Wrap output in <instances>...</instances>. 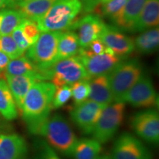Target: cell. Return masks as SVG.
Segmentation results:
<instances>
[{
	"label": "cell",
	"instance_id": "6da1fadb",
	"mask_svg": "<svg viewBox=\"0 0 159 159\" xmlns=\"http://www.w3.org/2000/svg\"><path fill=\"white\" fill-rule=\"evenodd\" d=\"M55 85L47 81H38L31 86L24 100L21 114L30 132L39 135V130L48 119Z\"/></svg>",
	"mask_w": 159,
	"mask_h": 159
},
{
	"label": "cell",
	"instance_id": "7a4b0ae2",
	"mask_svg": "<svg viewBox=\"0 0 159 159\" xmlns=\"http://www.w3.org/2000/svg\"><path fill=\"white\" fill-rule=\"evenodd\" d=\"M39 135L46 139V142L60 154L72 157L77 139L70 125L61 114L49 116L40 129Z\"/></svg>",
	"mask_w": 159,
	"mask_h": 159
},
{
	"label": "cell",
	"instance_id": "3957f363",
	"mask_svg": "<svg viewBox=\"0 0 159 159\" xmlns=\"http://www.w3.org/2000/svg\"><path fill=\"white\" fill-rule=\"evenodd\" d=\"M81 11L80 0H56L36 23L41 32L70 30Z\"/></svg>",
	"mask_w": 159,
	"mask_h": 159
},
{
	"label": "cell",
	"instance_id": "277c9868",
	"mask_svg": "<svg viewBox=\"0 0 159 159\" xmlns=\"http://www.w3.org/2000/svg\"><path fill=\"white\" fill-rule=\"evenodd\" d=\"M143 74L142 65L139 60L122 61L108 74L113 99L124 102L125 95Z\"/></svg>",
	"mask_w": 159,
	"mask_h": 159
},
{
	"label": "cell",
	"instance_id": "5b68a950",
	"mask_svg": "<svg viewBox=\"0 0 159 159\" xmlns=\"http://www.w3.org/2000/svg\"><path fill=\"white\" fill-rule=\"evenodd\" d=\"M61 33V31L41 32L37 41L27 49L26 56L39 68L42 76L43 71L57 61Z\"/></svg>",
	"mask_w": 159,
	"mask_h": 159
},
{
	"label": "cell",
	"instance_id": "8992f818",
	"mask_svg": "<svg viewBox=\"0 0 159 159\" xmlns=\"http://www.w3.org/2000/svg\"><path fill=\"white\" fill-rule=\"evenodd\" d=\"M43 75L45 80H51L56 88L71 85L81 80H91L77 55L58 60Z\"/></svg>",
	"mask_w": 159,
	"mask_h": 159
},
{
	"label": "cell",
	"instance_id": "52a82bcc",
	"mask_svg": "<svg viewBox=\"0 0 159 159\" xmlns=\"http://www.w3.org/2000/svg\"><path fill=\"white\" fill-rule=\"evenodd\" d=\"M125 111V102H115L107 105L92 133L95 140L100 144H105L110 141L122 125Z\"/></svg>",
	"mask_w": 159,
	"mask_h": 159
},
{
	"label": "cell",
	"instance_id": "ba28073f",
	"mask_svg": "<svg viewBox=\"0 0 159 159\" xmlns=\"http://www.w3.org/2000/svg\"><path fill=\"white\" fill-rule=\"evenodd\" d=\"M77 56L91 79L99 75H108L123 60L116 56L108 47L105 52L98 55L92 54L86 49L81 47Z\"/></svg>",
	"mask_w": 159,
	"mask_h": 159
},
{
	"label": "cell",
	"instance_id": "9c48e42d",
	"mask_svg": "<svg viewBox=\"0 0 159 159\" xmlns=\"http://www.w3.org/2000/svg\"><path fill=\"white\" fill-rule=\"evenodd\" d=\"M106 106L91 99H86L80 104L75 105L70 113L71 119L83 134L90 135L94 131L101 114Z\"/></svg>",
	"mask_w": 159,
	"mask_h": 159
},
{
	"label": "cell",
	"instance_id": "30bf717a",
	"mask_svg": "<svg viewBox=\"0 0 159 159\" xmlns=\"http://www.w3.org/2000/svg\"><path fill=\"white\" fill-rule=\"evenodd\" d=\"M125 102L137 108L158 107V97L150 77L142 74L125 95Z\"/></svg>",
	"mask_w": 159,
	"mask_h": 159
},
{
	"label": "cell",
	"instance_id": "8fae6325",
	"mask_svg": "<svg viewBox=\"0 0 159 159\" xmlns=\"http://www.w3.org/2000/svg\"><path fill=\"white\" fill-rule=\"evenodd\" d=\"M111 158L152 159V156L139 139L128 133H124L115 141Z\"/></svg>",
	"mask_w": 159,
	"mask_h": 159
},
{
	"label": "cell",
	"instance_id": "7c38bea8",
	"mask_svg": "<svg viewBox=\"0 0 159 159\" xmlns=\"http://www.w3.org/2000/svg\"><path fill=\"white\" fill-rule=\"evenodd\" d=\"M131 128L137 136L150 144L159 142V114L156 110L140 111L131 119Z\"/></svg>",
	"mask_w": 159,
	"mask_h": 159
},
{
	"label": "cell",
	"instance_id": "4fadbf2b",
	"mask_svg": "<svg viewBox=\"0 0 159 159\" xmlns=\"http://www.w3.org/2000/svg\"><path fill=\"white\" fill-rule=\"evenodd\" d=\"M116 56L125 59L135 49L134 41L114 25H105L99 38Z\"/></svg>",
	"mask_w": 159,
	"mask_h": 159
},
{
	"label": "cell",
	"instance_id": "5bb4252c",
	"mask_svg": "<svg viewBox=\"0 0 159 159\" xmlns=\"http://www.w3.org/2000/svg\"><path fill=\"white\" fill-rule=\"evenodd\" d=\"M105 24L97 14H88L77 19L70 30H75L82 48L88 47L95 39H99Z\"/></svg>",
	"mask_w": 159,
	"mask_h": 159
},
{
	"label": "cell",
	"instance_id": "9a60e30c",
	"mask_svg": "<svg viewBox=\"0 0 159 159\" xmlns=\"http://www.w3.org/2000/svg\"><path fill=\"white\" fill-rule=\"evenodd\" d=\"M6 82L16 105L18 111L21 113L24 100L31 86L38 81H44L40 73H30L22 75H11L5 73Z\"/></svg>",
	"mask_w": 159,
	"mask_h": 159
},
{
	"label": "cell",
	"instance_id": "2e32d148",
	"mask_svg": "<svg viewBox=\"0 0 159 159\" xmlns=\"http://www.w3.org/2000/svg\"><path fill=\"white\" fill-rule=\"evenodd\" d=\"M28 148L18 134H0V159H27Z\"/></svg>",
	"mask_w": 159,
	"mask_h": 159
},
{
	"label": "cell",
	"instance_id": "e0dca14e",
	"mask_svg": "<svg viewBox=\"0 0 159 159\" xmlns=\"http://www.w3.org/2000/svg\"><path fill=\"white\" fill-rule=\"evenodd\" d=\"M147 0H128L118 17L112 21L120 30L133 32L134 25Z\"/></svg>",
	"mask_w": 159,
	"mask_h": 159
},
{
	"label": "cell",
	"instance_id": "ac0fdd59",
	"mask_svg": "<svg viewBox=\"0 0 159 159\" xmlns=\"http://www.w3.org/2000/svg\"><path fill=\"white\" fill-rule=\"evenodd\" d=\"M89 84L90 99L105 105H108L113 102L114 99L111 92L108 75L92 77L89 80Z\"/></svg>",
	"mask_w": 159,
	"mask_h": 159
},
{
	"label": "cell",
	"instance_id": "d6986e66",
	"mask_svg": "<svg viewBox=\"0 0 159 159\" xmlns=\"http://www.w3.org/2000/svg\"><path fill=\"white\" fill-rule=\"evenodd\" d=\"M159 22V0H147L135 24L133 32H144L153 28Z\"/></svg>",
	"mask_w": 159,
	"mask_h": 159
},
{
	"label": "cell",
	"instance_id": "ffe728a7",
	"mask_svg": "<svg viewBox=\"0 0 159 159\" xmlns=\"http://www.w3.org/2000/svg\"><path fill=\"white\" fill-rule=\"evenodd\" d=\"M56 0H32L19 4L13 7L19 11L23 16L36 22L41 19Z\"/></svg>",
	"mask_w": 159,
	"mask_h": 159
},
{
	"label": "cell",
	"instance_id": "44dd1931",
	"mask_svg": "<svg viewBox=\"0 0 159 159\" xmlns=\"http://www.w3.org/2000/svg\"><path fill=\"white\" fill-rule=\"evenodd\" d=\"M81 49L78 37L72 30L61 32L57 47V61L75 56Z\"/></svg>",
	"mask_w": 159,
	"mask_h": 159
},
{
	"label": "cell",
	"instance_id": "7402d4cb",
	"mask_svg": "<svg viewBox=\"0 0 159 159\" xmlns=\"http://www.w3.org/2000/svg\"><path fill=\"white\" fill-rule=\"evenodd\" d=\"M0 114L7 120H13L18 116V109L5 80H0Z\"/></svg>",
	"mask_w": 159,
	"mask_h": 159
},
{
	"label": "cell",
	"instance_id": "603a6c76",
	"mask_svg": "<svg viewBox=\"0 0 159 159\" xmlns=\"http://www.w3.org/2000/svg\"><path fill=\"white\" fill-rule=\"evenodd\" d=\"M159 44V30L158 27L145 30L135 39L134 47L142 54H151L156 52Z\"/></svg>",
	"mask_w": 159,
	"mask_h": 159
},
{
	"label": "cell",
	"instance_id": "cb8c5ba5",
	"mask_svg": "<svg viewBox=\"0 0 159 159\" xmlns=\"http://www.w3.org/2000/svg\"><path fill=\"white\" fill-rule=\"evenodd\" d=\"M101 151V144L94 139H81L77 141L72 157L74 159H97Z\"/></svg>",
	"mask_w": 159,
	"mask_h": 159
},
{
	"label": "cell",
	"instance_id": "d4e9b609",
	"mask_svg": "<svg viewBox=\"0 0 159 159\" xmlns=\"http://www.w3.org/2000/svg\"><path fill=\"white\" fill-rule=\"evenodd\" d=\"M24 19L23 15L16 9L0 10V36L11 35Z\"/></svg>",
	"mask_w": 159,
	"mask_h": 159
},
{
	"label": "cell",
	"instance_id": "484cf974",
	"mask_svg": "<svg viewBox=\"0 0 159 159\" xmlns=\"http://www.w3.org/2000/svg\"><path fill=\"white\" fill-rule=\"evenodd\" d=\"M6 74L11 75H22L30 73H40L39 68L27 56L21 55L16 59H12L5 68Z\"/></svg>",
	"mask_w": 159,
	"mask_h": 159
},
{
	"label": "cell",
	"instance_id": "4316f807",
	"mask_svg": "<svg viewBox=\"0 0 159 159\" xmlns=\"http://www.w3.org/2000/svg\"><path fill=\"white\" fill-rule=\"evenodd\" d=\"M127 1L128 0H108L101 3L99 15L108 18L112 22L120 14Z\"/></svg>",
	"mask_w": 159,
	"mask_h": 159
},
{
	"label": "cell",
	"instance_id": "83f0119b",
	"mask_svg": "<svg viewBox=\"0 0 159 159\" xmlns=\"http://www.w3.org/2000/svg\"><path fill=\"white\" fill-rule=\"evenodd\" d=\"M71 97L75 105L80 104L88 99L90 94V84L89 80H81L70 85Z\"/></svg>",
	"mask_w": 159,
	"mask_h": 159
},
{
	"label": "cell",
	"instance_id": "f1b7e54d",
	"mask_svg": "<svg viewBox=\"0 0 159 159\" xmlns=\"http://www.w3.org/2000/svg\"><path fill=\"white\" fill-rule=\"evenodd\" d=\"M0 50L5 53L11 60L18 58L25 53L19 48L11 35L0 36Z\"/></svg>",
	"mask_w": 159,
	"mask_h": 159
},
{
	"label": "cell",
	"instance_id": "f546056e",
	"mask_svg": "<svg viewBox=\"0 0 159 159\" xmlns=\"http://www.w3.org/2000/svg\"><path fill=\"white\" fill-rule=\"evenodd\" d=\"M19 27H21L24 35H25L26 39H27L30 46L37 41L41 33L35 21L26 19V18L21 21V22L19 25Z\"/></svg>",
	"mask_w": 159,
	"mask_h": 159
},
{
	"label": "cell",
	"instance_id": "4dcf8cb0",
	"mask_svg": "<svg viewBox=\"0 0 159 159\" xmlns=\"http://www.w3.org/2000/svg\"><path fill=\"white\" fill-rule=\"evenodd\" d=\"M34 159H61L55 150L44 140L39 139L35 142Z\"/></svg>",
	"mask_w": 159,
	"mask_h": 159
},
{
	"label": "cell",
	"instance_id": "1f68e13d",
	"mask_svg": "<svg viewBox=\"0 0 159 159\" xmlns=\"http://www.w3.org/2000/svg\"><path fill=\"white\" fill-rule=\"evenodd\" d=\"M71 97V91L70 85L56 88L52 101V109H57L62 107L69 101Z\"/></svg>",
	"mask_w": 159,
	"mask_h": 159
},
{
	"label": "cell",
	"instance_id": "d6a6232c",
	"mask_svg": "<svg viewBox=\"0 0 159 159\" xmlns=\"http://www.w3.org/2000/svg\"><path fill=\"white\" fill-rule=\"evenodd\" d=\"M11 35V36L13 37V39H14L15 42L16 43L19 48L21 49L23 52H25L27 50V49L30 47V44L27 39H26L25 35H24L23 32L21 30V27H19V25L13 31Z\"/></svg>",
	"mask_w": 159,
	"mask_h": 159
},
{
	"label": "cell",
	"instance_id": "836d02e7",
	"mask_svg": "<svg viewBox=\"0 0 159 159\" xmlns=\"http://www.w3.org/2000/svg\"><path fill=\"white\" fill-rule=\"evenodd\" d=\"M85 49H86L92 54L98 55L105 52V49H106V46L101 41V39H97L93 41L88 47H85Z\"/></svg>",
	"mask_w": 159,
	"mask_h": 159
},
{
	"label": "cell",
	"instance_id": "e575fe53",
	"mask_svg": "<svg viewBox=\"0 0 159 159\" xmlns=\"http://www.w3.org/2000/svg\"><path fill=\"white\" fill-rule=\"evenodd\" d=\"M82 4V12L90 13L97 8L99 5V0H80Z\"/></svg>",
	"mask_w": 159,
	"mask_h": 159
},
{
	"label": "cell",
	"instance_id": "d590c367",
	"mask_svg": "<svg viewBox=\"0 0 159 159\" xmlns=\"http://www.w3.org/2000/svg\"><path fill=\"white\" fill-rule=\"evenodd\" d=\"M10 61V57L2 51L0 50V75L5 70L6 66L8 64Z\"/></svg>",
	"mask_w": 159,
	"mask_h": 159
},
{
	"label": "cell",
	"instance_id": "8d00e7d4",
	"mask_svg": "<svg viewBox=\"0 0 159 159\" xmlns=\"http://www.w3.org/2000/svg\"><path fill=\"white\" fill-rule=\"evenodd\" d=\"M29 1H32V0H9L8 6L7 8H13L15 6L19 5V4L27 2Z\"/></svg>",
	"mask_w": 159,
	"mask_h": 159
},
{
	"label": "cell",
	"instance_id": "74e56055",
	"mask_svg": "<svg viewBox=\"0 0 159 159\" xmlns=\"http://www.w3.org/2000/svg\"><path fill=\"white\" fill-rule=\"evenodd\" d=\"M9 3V0H0V10L7 7Z\"/></svg>",
	"mask_w": 159,
	"mask_h": 159
},
{
	"label": "cell",
	"instance_id": "f35d334b",
	"mask_svg": "<svg viewBox=\"0 0 159 159\" xmlns=\"http://www.w3.org/2000/svg\"><path fill=\"white\" fill-rule=\"evenodd\" d=\"M97 159H111V156H108V155L102 154V155H99Z\"/></svg>",
	"mask_w": 159,
	"mask_h": 159
},
{
	"label": "cell",
	"instance_id": "ab89813d",
	"mask_svg": "<svg viewBox=\"0 0 159 159\" xmlns=\"http://www.w3.org/2000/svg\"><path fill=\"white\" fill-rule=\"evenodd\" d=\"M107 1H108V0H99V3L101 4V3H103V2H107Z\"/></svg>",
	"mask_w": 159,
	"mask_h": 159
},
{
	"label": "cell",
	"instance_id": "60d3db41",
	"mask_svg": "<svg viewBox=\"0 0 159 159\" xmlns=\"http://www.w3.org/2000/svg\"><path fill=\"white\" fill-rule=\"evenodd\" d=\"M2 127V119H1V116H0V128Z\"/></svg>",
	"mask_w": 159,
	"mask_h": 159
}]
</instances>
